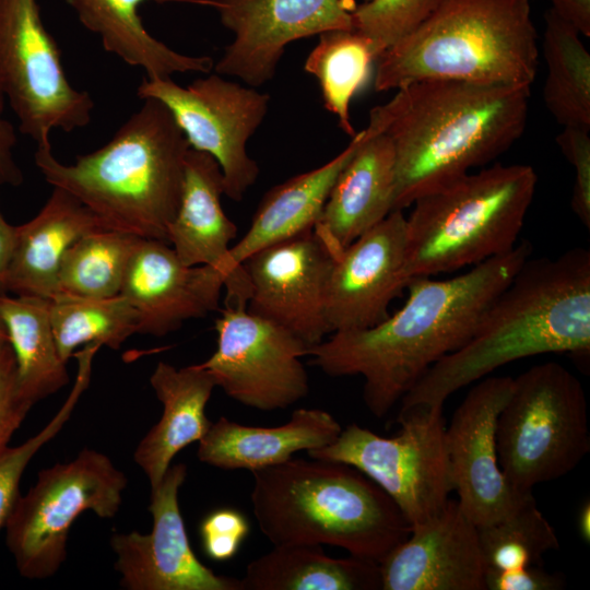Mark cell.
<instances>
[{
	"instance_id": "cell-1",
	"label": "cell",
	"mask_w": 590,
	"mask_h": 590,
	"mask_svg": "<svg viewBox=\"0 0 590 590\" xmlns=\"http://www.w3.org/2000/svg\"><path fill=\"white\" fill-rule=\"evenodd\" d=\"M531 253L522 240L455 278H413L398 311L367 329L331 333L308 349L311 363L331 377H363L367 409L384 417L435 363L467 343Z\"/></svg>"
},
{
	"instance_id": "cell-2",
	"label": "cell",
	"mask_w": 590,
	"mask_h": 590,
	"mask_svg": "<svg viewBox=\"0 0 590 590\" xmlns=\"http://www.w3.org/2000/svg\"><path fill=\"white\" fill-rule=\"evenodd\" d=\"M530 86L423 80L374 107L368 127L396 160L393 211L506 152L523 133Z\"/></svg>"
},
{
	"instance_id": "cell-3",
	"label": "cell",
	"mask_w": 590,
	"mask_h": 590,
	"mask_svg": "<svg viewBox=\"0 0 590 590\" xmlns=\"http://www.w3.org/2000/svg\"><path fill=\"white\" fill-rule=\"evenodd\" d=\"M590 251L531 257L498 293L464 345L435 363L401 408L444 405L459 389L511 362L547 353L589 355Z\"/></svg>"
},
{
	"instance_id": "cell-4",
	"label": "cell",
	"mask_w": 590,
	"mask_h": 590,
	"mask_svg": "<svg viewBox=\"0 0 590 590\" xmlns=\"http://www.w3.org/2000/svg\"><path fill=\"white\" fill-rule=\"evenodd\" d=\"M142 101L99 149L63 164L51 145L37 146L35 164L48 184L74 196L108 228L168 244L190 145L163 103Z\"/></svg>"
},
{
	"instance_id": "cell-5",
	"label": "cell",
	"mask_w": 590,
	"mask_h": 590,
	"mask_svg": "<svg viewBox=\"0 0 590 590\" xmlns=\"http://www.w3.org/2000/svg\"><path fill=\"white\" fill-rule=\"evenodd\" d=\"M252 476L253 515L273 546L333 545L380 563L411 533L396 503L349 464L292 457Z\"/></svg>"
},
{
	"instance_id": "cell-6",
	"label": "cell",
	"mask_w": 590,
	"mask_h": 590,
	"mask_svg": "<svg viewBox=\"0 0 590 590\" xmlns=\"http://www.w3.org/2000/svg\"><path fill=\"white\" fill-rule=\"evenodd\" d=\"M376 62L377 92L423 80L531 86L539 47L530 0H440Z\"/></svg>"
},
{
	"instance_id": "cell-7",
	"label": "cell",
	"mask_w": 590,
	"mask_h": 590,
	"mask_svg": "<svg viewBox=\"0 0 590 590\" xmlns=\"http://www.w3.org/2000/svg\"><path fill=\"white\" fill-rule=\"evenodd\" d=\"M536 181L529 165L495 164L416 199L406 217L409 279L473 267L514 249Z\"/></svg>"
},
{
	"instance_id": "cell-8",
	"label": "cell",
	"mask_w": 590,
	"mask_h": 590,
	"mask_svg": "<svg viewBox=\"0 0 590 590\" xmlns=\"http://www.w3.org/2000/svg\"><path fill=\"white\" fill-rule=\"evenodd\" d=\"M503 474L518 492H532L578 467L590 452L585 389L556 362L538 364L514 378L497 421Z\"/></svg>"
},
{
	"instance_id": "cell-9",
	"label": "cell",
	"mask_w": 590,
	"mask_h": 590,
	"mask_svg": "<svg viewBox=\"0 0 590 590\" xmlns=\"http://www.w3.org/2000/svg\"><path fill=\"white\" fill-rule=\"evenodd\" d=\"M128 479L105 453L85 448L68 462L38 472L20 495L4 527L19 574L31 580L56 575L67 559L70 528L84 511L114 518Z\"/></svg>"
},
{
	"instance_id": "cell-10",
	"label": "cell",
	"mask_w": 590,
	"mask_h": 590,
	"mask_svg": "<svg viewBox=\"0 0 590 590\" xmlns=\"http://www.w3.org/2000/svg\"><path fill=\"white\" fill-rule=\"evenodd\" d=\"M442 406L400 408V430L391 437L351 424L332 442L307 453L361 471L396 503L412 529L440 511L453 491Z\"/></svg>"
},
{
	"instance_id": "cell-11",
	"label": "cell",
	"mask_w": 590,
	"mask_h": 590,
	"mask_svg": "<svg viewBox=\"0 0 590 590\" xmlns=\"http://www.w3.org/2000/svg\"><path fill=\"white\" fill-rule=\"evenodd\" d=\"M0 92L37 146L50 145L54 130L71 132L92 119L94 101L69 81L37 0H0Z\"/></svg>"
},
{
	"instance_id": "cell-12",
	"label": "cell",
	"mask_w": 590,
	"mask_h": 590,
	"mask_svg": "<svg viewBox=\"0 0 590 590\" xmlns=\"http://www.w3.org/2000/svg\"><path fill=\"white\" fill-rule=\"evenodd\" d=\"M142 98H155L172 113L190 149L212 155L219 163L224 194L244 199L259 176L247 142L264 120L270 95L229 81L219 73L199 78L187 86L172 78H144L137 88Z\"/></svg>"
},
{
	"instance_id": "cell-13",
	"label": "cell",
	"mask_w": 590,
	"mask_h": 590,
	"mask_svg": "<svg viewBox=\"0 0 590 590\" xmlns=\"http://www.w3.org/2000/svg\"><path fill=\"white\" fill-rule=\"evenodd\" d=\"M215 352L199 364L233 400L260 411L288 408L308 394L302 357L309 346L246 308L225 307L214 324Z\"/></svg>"
},
{
	"instance_id": "cell-14",
	"label": "cell",
	"mask_w": 590,
	"mask_h": 590,
	"mask_svg": "<svg viewBox=\"0 0 590 590\" xmlns=\"http://www.w3.org/2000/svg\"><path fill=\"white\" fill-rule=\"evenodd\" d=\"M514 386L509 376H486L470 389L445 429L449 473L463 512L476 527L496 522L533 497L510 486L498 462V416Z\"/></svg>"
},
{
	"instance_id": "cell-15",
	"label": "cell",
	"mask_w": 590,
	"mask_h": 590,
	"mask_svg": "<svg viewBox=\"0 0 590 590\" xmlns=\"http://www.w3.org/2000/svg\"><path fill=\"white\" fill-rule=\"evenodd\" d=\"M234 34L214 71L258 87L270 81L288 44L332 30H353L346 0H214Z\"/></svg>"
},
{
	"instance_id": "cell-16",
	"label": "cell",
	"mask_w": 590,
	"mask_h": 590,
	"mask_svg": "<svg viewBox=\"0 0 590 590\" xmlns=\"http://www.w3.org/2000/svg\"><path fill=\"white\" fill-rule=\"evenodd\" d=\"M187 476L184 463L170 465L151 488L152 530L117 532L110 538L115 569L127 590H243L240 579L217 575L193 553L180 512L178 493Z\"/></svg>"
},
{
	"instance_id": "cell-17",
	"label": "cell",
	"mask_w": 590,
	"mask_h": 590,
	"mask_svg": "<svg viewBox=\"0 0 590 590\" xmlns=\"http://www.w3.org/2000/svg\"><path fill=\"white\" fill-rule=\"evenodd\" d=\"M333 262L314 229L256 251L241 262L251 284L247 310L309 347L320 343L331 333L324 304Z\"/></svg>"
},
{
	"instance_id": "cell-18",
	"label": "cell",
	"mask_w": 590,
	"mask_h": 590,
	"mask_svg": "<svg viewBox=\"0 0 590 590\" xmlns=\"http://www.w3.org/2000/svg\"><path fill=\"white\" fill-rule=\"evenodd\" d=\"M405 261L406 217L394 210L334 259L324 304L331 333L387 319L391 302L410 282Z\"/></svg>"
},
{
	"instance_id": "cell-19",
	"label": "cell",
	"mask_w": 590,
	"mask_h": 590,
	"mask_svg": "<svg viewBox=\"0 0 590 590\" xmlns=\"http://www.w3.org/2000/svg\"><path fill=\"white\" fill-rule=\"evenodd\" d=\"M379 569L382 590H486L477 527L452 499L412 528Z\"/></svg>"
},
{
	"instance_id": "cell-20",
	"label": "cell",
	"mask_w": 590,
	"mask_h": 590,
	"mask_svg": "<svg viewBox=\"0 0 590 590\" xmlns=\"http://www.w3.org/2000/svg\"><path fill=\"white\" fill-rule=\"evenodd\" d=\"M224 276L213 267L184 264L169 244L140 238L121 292L138 314V333L164 337L219 308Z\"/></svg>"
},
{
	"instance_id": "cell-21",
	"label": "cell",
	"mask_w": 590,
	"mask_h": 590,
	"mask_svg": "<svg viewBox=\"0 0 590 590\" xmlns=\"http://www.w3.org/2000/svg\"><path fill=\"white\" fill-rule=\"evenodd\" d=\"M223 175L215 158L189 149L179 208L168 225L167 241L186 266H210L224 276L225 307L246 308L251 284L243 264L231 256L237 226L225 214Z\"/></svg>"
},
{
	"instance_id": "cell-22",
	"label": "cell",
	"mask_w": 590,
	"mask_h": 590,
	"mask_svg": "<svg viewBox=\"0 0 590 590\" xmlns=\"http://www.w3.org/2000/svg\"><path fill=\"white\" fill-rule=\"evenodd\" d=\"M394 191L396 160L391 141L367 126L312 228L334 259L393 211Z\"/></svg>"
},
{
	"instance_id": "cell-23",
	"label": "cell",
	"mask_w": 590,
	"mask_h": 590,
	"mask_svg": "<svg viewBox=\"0 0 590 590\" xmlns=\"http://www.w3.org/2000/svg\"><path fill=\"white\" fill-rule=\"evenodd\" d=\"M15 228L5 293L51 298L67 250L86 234L108 227L74 196L54 187L42 210Z\"/></svg>"
},
{
	"instance_id": "cell-24",
	"label": "cell",
	"mask_w": 590,
	"mask_h": 590,
	"mask_svg": "<svg viewBox=\"0 0 590 590\" xmlns=\"http://www.w3.org/2000/svg\"><path fill=\"white\" fill-rule=\"evenodd\" d=\"M342 427L321 409L300 408L287 423L274 427L248 426L220 417L198 441L197 457L209 465L256 471L282 463L298 451L332 442Z\"/></svg>"
},
{
	"instance_id": "cell-25",
	"label": "cell",
	"mask_w": 590,
	"mask_h": 590,
	"mask_svg": "<svg viewBox=\"0 0 590 590\" xmlns=\"http://www.w3.org/2000/svg\"><path fill=\"white\" fill-rule=\"evenodd\" d=\"M150 384L163 405L162 416L139 441L133 459L154 488L175 456L209 430L205 406L216 384L199 364L176 368L166 362L157 363Z\"/></svg>"
},
{
	"instance_id": "cell-26",
	"label": "cell",
	"mask_w": 590,
	"mask_h": 590,
	"mask_svg": "<svg viewBox=\"0 0 590 590\" xmlns=\"http://www.w3.org/2000/svg\"><path fill=\"white\" fill-rule=\"evenodd\" d=\"M364 137V129L324 165L274 186L263 196L245 235L231 248L233 261L314 228L342 168Z\"/></svg>"
},
{
	"instance_id": "cell-27",
	"label": "cell",
	"mask_w": 590,
	"mask_h": 590,
	"mask_svg": "<svg viewBox=\"0 0 590 590\" xmlns=\"http://www.w3.org/2000/svg\"><path fill=\"white\" fill-rule=\"evenodd\" d=\"M81 24L96 34L107 52L131 67L140 68L148 79H168L175 73H210V56L180 54L155 38L145 28L139 13L145 0H64Z\"/></svg>"
},
{
	"instance_id": "cell-28",
	"label": "cell",
	"mask_w": 590,
	"mask_h": 590,
	"mask_svg": "<svg viewBox=\"0 0 590 590\" xmlns=\"http://www.w3.org/2000/svg\"><path fill=\"white\" fill-rule=\"evenodd\" d=\"M243 590H378L379 563L330 557L319 545H286L250 562Z\"/></svg>"
},
{
	"instance_id": "cell-29",
	"label": "cell",
	"mask_w": 590,
	"mask_h": 590,
	"mask_svg": "<svg viewBox=\"0 0 590 590\" xmlns=\"http://www.w3.org/2000/svg\"><path fill=\"white\" fill-rule=\"evenodd\" d=\"M48 299L0 296L1 316L15 356L21 393L33 404L68 385L70 377L52 333Z\"/></svg>"
},
{
	"instance_id": "cell-30",
	"label": "cell",
	"mask_w": 590,
	"mask_h": 590,
	"mask_svg": "<svg viewBox=\"0 0 590 590\" xmlns=\"http://www.w3.org/2000/svg\"><path fill=\"white\" fill-rule=\"evenodd\" d=\"M579 35L552 9L546 11L543 99L563 127L590 129V55Z\"/></svg>"
},
{
	"instance_id": "cell-31",
	"label": "cell",
	"mask_w": 590,
	"mask_h": 590,
	"mask_svg": "<svg viewBox=\"0 0 590 590\" xmlns=\"http://www.w3.org/2000/svg\"><path fill=\"white\" fill-rule=\"evenodd\" d=\"M378 57L375 44L361 32L332 30L319 35L305 61V71L319 83L324 107L351 138L356 134L350 115L351 101L367 84Z\"/></svg>"
},
{
	"instance_id": "cell-32",
	"label": "cell",
	"mask_w": 590,
	"mask_h": 590,
	"mask_svg": "<svg viewBox=\"0 0 590 590\" xmlns=\"http://www.w3.org/2000/svg\"><path fill=\"white\" fill-rule=\"evenodd\" d=\"M48 309L59 355L67 363L80 345L119 350L138 333V314L121 294L107 298L56 294L48 299Z\"/></svg>"
},
{
	"instance_id": "cell-33",
	"label": "cell",
	"mask_w": 590,
	"mask_h": 590,
	"mask_svg": "<svg viewBox=\"0 0 590 590\" xmlns=\"http://www.w3.org/2000/svg\"><path fill=\"white\" fill-rule=\"evenodd\" d=\"M137 235L104 228L86 234L66 252L57 280V294L107 298L120 294Z\"/></svg>"
},
{
	"instance_id": "cell-34",
	"label": "cell",
	"mask_w": 590,
	"mask_h": 590,
	"mask_svg": "<svg viewBox=\"0 0 590 590\" xmlns=\"http://www.w3.org/2000/svg\"><path fill=\"white\" fill-rule=\"evenodd\" d=\"M485 571L543 565L544 555L559 546L555 530L539 510L534 496L509 516L477 527Z\"/></svg>"
},
{
	"instance_id": "cell-35",
	"label": "cell",
	"mask_w": 590,
	"mask_h": 590,
	"mask_svg": "<svg viewBox=\"0 0 590 590\" xmlns=\"http://www.w3.org/2000/svg\"><path fill=\"white\" fill-rule=\"evenodd\" d=\"M95 354L96 352L92 347H84L74 354L79 366L75 382L56 415L36 435L17 446H7L0 452V531L4 529L21 495V479L30 461L46 442L62 429L73 413L79 399L88 387Z\"/></svg>"
},
{
	"instance_id": "cell-36",
	"label": "cell",
	"mask_w": 590,
	"mask_h": 590,
	"mask_svg": "<svg viewBox=\"0 0 590 590\" xmlns=\"http://www.w3.org/2000/svg\"><path fill=\"white\" fill-rule=\"evenodd\" d=\"M440 0H368L352 10L353 28L375 44L379 56L416 30Z\"/></svg>"
},
{
	"instance_id": "cell-37",
	"label": "cell",
	"mask_w": 590,
	"mask_h": 590,
	"mask_svg": "<svg viewBox=\"0 0 590 590\" xmlns=\"http://www.w3.org/2000/svg\"><path fill=\"white\" fill-rule=\"evenodd\" d=\"M588 128L563 127L556 142L575 172L570 206L580 222L590 228V135Z\"/></svg>"
},
{
	"instance_id": "cell-38",
	"label": "cell",
	"mask_w": 590,
	"mask_h": 590,
	"mask_svg": "<svg viewBox=\"0 0 590 590\" xmlns=\"http://www.w3.org/2000/svg\"><path fill=\"white\" fill-rule=\"evenodd\" d=\"M248 532L246 517L233 508H220L210 512L200 526L204 553L217 562L233 558Z\"/></svg>"
},
{
	"instance_id": "cell-39",
	"label": "cell",
	"mask_w": 590,
	"mask_h": 590,
	"mask_svg": "<svg viewBox=\"0 0 590 590\" xmlns=\"http://www.w3.org/2000/svg\"><path fill=\"white\" fill-rule=\"evenodd\" d=\"M33 405L20 391L15 356L9 341L0 342V452Z\"/></svg>"
},
{
	"instance_id": "cell-40",
	"label": "cell",
	"mask_w": 590,
	"mask_h": 590,
	"mask_svg": "<svg viewBox=\"0 0 590 590\" xmlns=\"http://www.w3.org/2000/svg\"><path fill=\"white\" fill-rule=\"evenodd\" d=\"M486 590H560L566 586L563 575L548 573L534 565L511 570L485 571Z\"/></svg>"
},
{
	"instance_id": "cell-41",
	"label": "cell",
	"mask_w": 590,
	"mask_h": 590,
	"mask_svg": "<svg viewBox=\"0 0 590 590\" xmlns=\"http://www.w3.org/2000/svg\"><path fill=\"white\" fill-rule=\"evenodd\" d=\"M5 98L0 92V186H19L23 174L14 158L16 134L13 125L4 117Z\"/></svg>"
},
{
	"instance_id": "cell-42",
	"label": "cell",
	"mask_w": 590,
	"mask_h": 590,
	"mask_svg": "<svg viewBox=\"0 0 590 590\" xmlns=\"http://www.w3.org/2000/svg\"><path fill=\"white\" fill-rule=\"evenodd\" d=\"M552 10L579 34L590 37V0H550Z\"/></svg>"
},
{
	"instance_id": "cell-43",
	"label": "cell",
	"mask_w": 590,
	"mask_h": 590,
	"mask_svg": "<svg viewBox=\"0 0 590 590\" xmlns=\"http://www.w3.org/2000/svg\"><path fill=\"white\" fill-rule=\"evenodd\" d=\"M16 228L0 213V294H5L4 285L14 251Z\"/></svg>"
},
{
	"instance_id": "cell-44",
	"label": "cell",
	"mask_w": 590,
	"mask_h": 590,
	"mask_svg": "<svg viewBox=\"0 0 590 590\" xmlns=\"http://www.w3.org/2000/svg\"><path fill=\"white\" fill-rule=\"evenodd\" d=\"M577 530L581 540L589 544L590 542V502L587 500L579 508L577 514Z\"/></svg>"
},
{
	"instance_id": "cell-45",
	"label": "cell",
	"mask_w": 590,
	"mask_h": 590,
	"mask_svg": "<svg viewBox=\"0 0 590 590\" xmlns=\"http://www.w3.org/2000/svg\"><path fill=\"white\" fill-rule=\"evenodd\" d=\"M2 294H0L1 296ZM9 341L8 333L4 327V322L1 316V309H0V342Z\"/></svg>"
},
{
	"instance_id": "cell-46",
	"label": "cell",
	"mask_w": 590,
	"mask_h": 590,
	"mask_svg": "<svg viewBox=\"0 0 590 590\" xmlns=\"http://www.w3.org/2000/svg\"><path fill=\"white\" fill-rule=\"evenodd\" d=\"M363 1H368V0H363Z\"/></svg>"
}]
</instances>
